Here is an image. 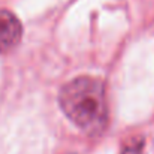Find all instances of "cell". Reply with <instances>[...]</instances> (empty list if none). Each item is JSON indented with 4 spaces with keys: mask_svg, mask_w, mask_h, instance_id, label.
<instances>
[{
    "mask_svg": "<svg viewBox=\"0 0 154 154\" xmlns=\"http://www.w3.org/2000/svg\"><path fill=\"white\" fill-rule=\"evenodd\" d=\"M144 148V139L142 138H133L130 142H127L121 154H141Z\"/></svg>",
    "mask_w": 154,
    "mask_h": 154,
    "instance_id": "obj_3",
    "label": "cell"
},
{
    "mask_svg": "<svg viewBox=\"0 0 154 154\" xmlns=\"http://www.w3.org/2000/svg\"><path fill=\"white\" fill-rule=\"evenodd\" d=\"M23 36L21 21L11 11H0V52L14 48Z\"/></svg>",
    "mask_w": 154,
    "mask_h": 154,
    "instance_id": "obj_2",
    "label": "cell"
},
{
    "mask_svg": "<svg viewBox=\"0 0 154 154\" xmlns=\"http://www.w3.org/2000/svg\"><path fill=\"white\" fill-rule=\"evenodd\" d=\"M58 102L67 118L84 132L94 135L106 127L108 102L100 79L87 75L70 79L61 87Z\"/></svg>",
    "mask_w": 154,
    "mask_h": 154,
    "instance_id": "obj_1",
    "label": "cell"
}]
</instances>
